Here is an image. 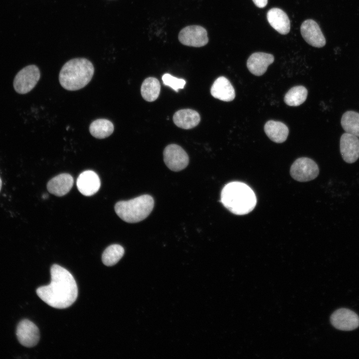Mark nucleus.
<instances>
[{"label": "nucleus", "mask_w": 359, "mask_h": 359, "mask_svg": "<svg viewBox=\"0 0 359 359\" xmlns=\"http://www.w3.org/2000/svg\"><path fill=\"white\" fill-rule=\"evenodd\" d=\"M51 282L36 290L38 297L49 306L65 309L76 300L78 288L72 274L64 268L53 265L50 269Z\"/></svg>", "instance_id": "obj_1"}, {"label": "nucleus", "mask_w": 359, "mask_h": 359, "mask_svg": "<svg viewBox=\"0 0 359 359\" xmlns=\"http://www.w3.org/2000/svg\"><path fill=\"white\" fill-rule=\"evenodd\" d=\"M220 201L231 213L244 215L254 208L256 197L248 185L240 181H232L226 184L222 188Z\"/></svg>", "instance_id": "obj_2"}, {"label": "nucleus", "mask_w": 359, "mask_h": 359, "mask_svg": "<svg viewBox=\"0 0 359 359\" xmlns=\"http://www.w3.org/2000/svg\"><path fill=\"white\" fill-rule=\"evenodd\" d=\"M94 73L92 63L85 58L69 60L62 66L59 75L60 84L69 91L80 89L91 81Z\"/></svg>", "instance_id": "obj_3"}, {"label": "nucleus", "mask_w": 359, "mask_h": 359, "mask_svg": "<svg viewBox=\"0 0 359 359\" xmlns=\"http://www.w3.org/2000/svg\"><path fill=\"white\" fill-rule=\"evenodd\" d=\"M154 206L152 196L144 194L127 201H120L115 205V210L118 216L128 223L140 222L152 212Z\"/></svg>", "instance_id": "obj_4"}, {"label": "nucleus", "mask_w": 359, "mask_h": 359, "mask_svg": "<svg viewBox=\"0 0 359 359\" xmlns=\"http://www.w3.org/2000/svg\"><path fill=\"white\" fill-rule=\"evenodd\" d=\"M40 77V70L37 66L27 65L15 75L13 83L14 89L19 94L27 93L35 86Z\"/></svg>", "instance_id": "obj_5"}, {"label": "nucleus", "mask_w": 359, "mask_h": 359, "mask_svg": "<svg viewBox=\"0 0 359 359\" xmlns=\"http://www.w3.org/2000/svg\"><path fill=\"white\" fill-rule=\"evenodd\" d=\"M290 173L294 180L305 182L316 178L319 175V169L318 165L313 160L302 157L294 161L291 167Z\"/></svg>", "instance_id": "obj_6"}, {"label": "nucleus", "mask_w": 359, "mask_h": 359, "mask_svg": "<svg viewBox=\"0 0 359 359\" xmlns=\"http://www.w3.org/2000/svg\"><path fill=\"white\" fill-rule=\"evenodd\" d=\"M164 161L171 170L180 171L185 168L189 163L186 152L177 144H170L164 150Z\"/></svg>", "instance_id": "obj_7"}, {"label": "nucleus", "mask_w": 359, "mask_h": 359, "mask_svg": "<svg viewBox=\"0 0 359 359\" xmlns=\"http://www.w3.org/2000/svg\"><path fill=\"white\" fill-rule=\"evenodd\" d=\"M179 40L183 45L195 47L203 46L208 42L206 30L197 25L183 28L179 32Z\"/></svg>", "instance_id": "obj_8"}, {"label": "nucleus", "mask_w": 359, "mask_h": 359, "mask_svg": "<svg viewBox=\"0 0 359 359\" xmlns=\"http://www.w3.org/2000/svg\"><path fill=\"white\" fill-rule=\"evenodd\" d=\"M332 325L343 331H351L359 326V317L354 311L346 308L335 311L331 316Z\"/></svg>", "instance_id": "obj_9"}, {"label": "nucleus", "mask_w": 359, "mask_h": 359, "mask_svg": "<svg viewBox=\"0 0 359 359\" xmlns=\"http://www.w3.org/2000/svg\"><path fill=\"white\" fill-rule=\"evenodd\" d=\"M16 336L19 342L26 347H32L39 340V332L37 327L28 320L21 321L17 325Z\"/></svg>", "instance_id": "obj_10"}, {"label": "nucleus", "mask_w": 359, "mask_h": 359, "mask_svg": "<svg viewBox=\"0 0 359 359\" xmlns=\"http://www.w3.org/2000/svg\"><path fill=\"white\" fill-rule=\"evenodd\" d=\"M301 33L305 40L316 47L326 44V39L318 23L313 19L305 20L301 26Z\"/></svg>", "instance_id": "obj_11"}, {"label": "nucleus", "mask_w": 359, "mask_h": 359, "mask_svg": "<svg viewBox=\"0 0 359 359\" xmlns=\"http://www.w3.org/2000/svg\"><path fill=\"white\" fill-rule=\"evenodd\" d=\"M340 151L346 163L355 162L359 158V137L348 133H344L340 139Z\"/></svg>", "instance_id": "obj_12"}, {"label": "nucleus", "mask_w": 359, "mask_h": 359, "mask_svg": "<svg viewBox=\"0 0 359 359\" xmlns=\"http://www.w3.org/2000/svg\"><path fill=\"white\" fill-rule=\"evenodd\" d=\"M76 184L78 189L82 194L91 196L98 191L101 183L98 175L94 171L88 170L79 175Z\"/></svg>", "instance_id": "obj_13"}, {"label": "nucleus", "mask_w": 359, "mask_h": 359, "mask_svg": "<svg viewBox=\"0 0 359 359\" xmlns=\"http://www.w3.org/2000/svg\"><path fill=\"white\" fill-rule=\"evenodd\" d=\"M274 60V56L264 52L252 53L247 61V67L249 71L256 76H261L265 73L269 65Z\"/></svg>", "instance_id": "obj_14"}, {"label": "nucleus", "mask_w": 359, "mask_h": 359, "mask_svg": "<svg viewBox=\"0 0 359 359\" xmlns=\"http://www.w3.org/2000/svg\"><path fill=\"white\" fill-rule=\"evenodd\" d=\"M210 93L213 97L226 102L232 101L235 97L233 86L224 76L219 77L214 81L211 87Z\"/></svg>", "instance_id": "obj_15"}, {"label": "nucleus", "mask_w": 359, "mask_h": 359, "mask_svg": "<svg viewBox=\"0 0 359 359\" xmlns=\"http://www.w3.org/2000/svg\"><path fill=\"white\" fill-rule=\"evenodd\" d=\"M74 180L69 174L64 173L58 175L51 179L47 184L48 191L58 196L67 194L71 189Z\"/></svg>", "instance_id": "obj_16"}, {"label": "nucleus", "mask_w": 359, "mask_h": 359, "mask_svg": "<svg viewBox=\"0 0 359 359\" xmlns=\"http://www.w3.org/2000/svg\"><path fill=\"white\" fill-rule=\"evenodd\" d=\"M267 18L270 25L279 33L282 34L289 33L290 21L287 14L281 9H270L267 12Z\"/></svg>", "instance_id": "obj_17"}, {"label": "nucleus", "mask_w": 359, "mask_h": 359, "mask_svg": "<svg viewBox=\"0 0 359 359\" xmlns=\"http://www.w3.org/2000/svg\"><path fill=\"white\" fill-rule=\"evenodd\" d=\"M200 121L199 113L191 109L178 110L173 116V121L175 125L183 129H190L196 127Z\"/></svg>", "instance_id": "obj_18"}, {"label": "nucleus", "mask_w": 359, "mask_h": 359, "mask_svg": "<svg viewBox=\"0 0 359 359\" xmlns=\"http://www.w3.org/2000/svg\"><path fill=\"white\" fill-rule=\"evenodd\" d=\"M264 131L270 140L277 143L285 141L289 134L288 128L285 124L273 120L266 123Z\"/></svg>", "instance_id": "obj_19"}, {"label": "nucleus", "mask_w": 359, "mask_h": 359, "mask_svg": "<svg viewBox=\"0 0 359 359\" xmlns=\"http://www.w3.org/2000/svg\"><path fill=\"white\" fill-rule=\"evenodd\" d=\"M161 90L159 81L155 77H150L145 79L141 87L142 97L147 101L153 102L158 98Z\"/></svg>", "instance_id": "obj_20"}, {"label": "nucleus", "mask_w": 359, "mask_h": 359, "mask_svg": "<svg viewBox=\"0 0 359 359\" xmlns=\"http://www.w3.org/2000/svg\"><path fill=\"white\" fill-rule=\"evenodd\" d=\"M114 130L113 123L105 119L94 121L89 127L90 134L97 139H104L109 137L113 133Z\"/></svg>", "instance_id": "obj_21"}, {"label": "nucleus", "mask_w": 359, "mask_h": 359, "mask_svg": "<svg viewBox=\"0 0 359 359\" xmlns=\"http://www.w3.org/2000/svg\"><path fill=\"white\" fill-rule=\"evenodd\" d=\"M308 91L303 86L291 88L284 96V102L290 106H298L303 104L307 97Z\"/></svg>", "instance_id": "obj_22"}, {"label": "nucleus", "mask_w": 359, "mask_h": 359, "mask_svg": "<svg viewBox=\"0 0 359 359\" xmlns=\"http://www.w3.org/2000/svg\"><path fill=\"white\" fill-rule=\"evenodd\" d=\"M341 125L346 133L359 137V113L353 111L345 112L341 119Z\"/></svg>", "instance_id": "obj_23"}, {"label": "nucleus", "mask_w": 359, "mask_h": 359, "mask_svg": "<svg viewBox=\"0 0 359 359\" xmlns=\"http://www.w3.org/2000/svg\"><path fill=\"white\" fill-rule=\"evenodd\" d=\"M124 254V248L119 244H112L103 252L102 260L103 264L108 266L116 264Z\"/></svg>", "instance_id": "obj_24"}, {"label": "nucleus", "mask_w": 359, "mask_h": 359, "mask_svg": "<svg viewBox=\"0 0 359 359\" xmlns=\"http://www.w3.org/2000/svg\"><path fill=\"white\" fill-rule=\"evenodd\" d=\"M162 80L165 85L171 87L177 92L179 89L183 88L185 84L184 79L175 77L169 73L163 75Z\"/></svg>", "instance_id": "obj_25"}, {"label": "nucleus", "mask_w": 359, "mask_h": 359, "mask_svg": "<svg viewBox=\"0 0 359 359\" xmlns=\"http://www.w3.org/2000/svg\"><path fill=\"white\" fill-rule=\"evenodd\" d=\"M254 4L259 8L264 7L267 4L268 0H252Z\"/></svg>", "instance_id": "obj_26"}, {"label": "nucleus", "mask_w": 359, "mask_h": 359, "mask_svg": "<svg viewBox=\"0 0 359 359\" xmlns=\"http://www.w3.org/2000/svg\"><path fill=\"white\" fill-rule=\"evenodd\" d=\"M1 185H2V181H1V179H0V189H1Z\"/></svg>", "instance_id": "obj_27"}]
</instances>
